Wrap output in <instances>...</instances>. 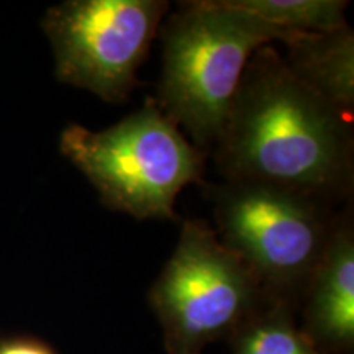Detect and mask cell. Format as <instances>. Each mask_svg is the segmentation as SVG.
I'll use <instances>...</instances> for the list:
<instances>
[{
	"label": "cell",
	"mask_w": 354,
	"mask_h": 354,
	"mask_svg": "<svg viewBox=\"0 0 354 354\" xmlns=\"http://www.w3.org/2000/svg\"><path fill=\"white\" fill-rule=\"evenodd\" d=\"M59 153L94 185L105 207L136 220L177 221L180 190L203 184L205 153L154 97L102 131L69 123L59 135Z\"/></svg>",
	"instance_id": "cell-3"
},
{
	"label": "cell",
	"mask_w": 354,
	"mask_h": 354,
	"mask_svg": "<svg viewBox=\"0 0 354 354\" xmlns=\"http://www.w3.org/2000/svg\"><path fill=\"white\" fill-rule=\"evenodd\" d=\"M287 46V68L300 82L353 118L354 33L351 26L333 33H299Z\"/></svg>",
	"instance_id": "cell-8"
},
{
	"label": "cell",
	"mask_w": 354,
	"mask_h": 354,
	"mask_svg": "<svg viewBox=\"0 0 354 354\" xmlns=\"http://www.w3.org/2000/svg\"><path fill=\"white\" fill-rule=\"evenodd\" d=\"M300 331L323 354L354 348V227L351 210L335 216L322 259L304 297Z\"/></svg>",
	"instance_id": "cell-7"
},
{
	"label": "cell",
	"mask_w": 354,
	"mask_h": 354,
	"mask_svg": "<svg viewBox=\"0 0 354 354\" xmlns=\"http://www.w3.org/2000/svg\"><path fill=\"white\" fill-rule=\"evenodd\" d=\"M167 8L162 0H66L48 8L41 28L56 79L109 104L127 102Z\"/></svg>",
	"instance_id": "cell-6"
},
{
	"label": "cell",
	"mask_w": 354,
	"mask_h": 354,
	"mask_svg": "<svg viewBox=\"0 0 354 354\" xmlns=\"http://www.w3.org/2000/svg\"><path fill=\"white\" fill-rule=\"evenodd\" d=\"M210 194L220 241L251 269L266 300L297 308L328 241V203L253 180H225Z\"/></svg>",
	"instance_id": "cell-4"
},
{
	"label": "cell",
	"mask_w": 354,
	"mask_h": 354,
	"mask_svg": "<svg viewBox=\"0 0 354 354\" xmlns=\"http://www.w3.org/2000/svg\"><path fill=\"white\" fill-rule=\"evenodd\" d=\"M0 354H59L46 339L28 333L0 335Z\"/></svg>",
	"instance_id": "cell-11"
},
{
	"label": "cell",
	"mask_w": 354,
	"mask_h": 354,
	"mask_svg": "<svg viewBox=\"0 0 354 354\" xmlns=\"http://www.w3.org/2000/svg\"><path fill=\"white\" fill-rule=\"evenodd\" d=\"M294 310L266 300L230 338L233 354H323L295 325Z\"/></svg>",
	"instance_id": "cell-9"
},
{
	"label": "cell",
	"mask_w": 354,
	"mask_h": 354,
	"mask_svg": "<svg viewBox=\"0 0 354 354\" xmlns=\"http://www.w3.org/2000/svg\"><path fill=\"white\" fill-rule=\"evenodd\" d=\"M148 300L167 354H203L232 338L266 297L251 269L205 220H185Z\"/></svg>",
	"instance_id": "cell-5"
},
{
	"label": "cell",
	"mask_w": 354,
	"mask_h": 354,
	"mask_svg": "<svg viewBox=\"0 0 354 354\" xmlns=\"http://www.w3.org/2000/svg\"><path fill=\"white\" fill-rule=\"evenodd\" d=\"M277 28L295 33H333L348 28L344 0H232Z\"/></svg>",
	"instance_id": "cell-10"
},
{
	"label": "cell",
	"mask_w": 354,
	"mask_h": 354,
	"mask_svg": "<svg viewBox=\"0 0 354 354\" xmlns=\"http://www.w3.org/2000/svg\"><path fill=\"white\" fill-rule=\"evenodd\" d=\"M297 35L234 7L232 0L183 2L161 30L162 71L154 99L194 146L210 151L254 53Z\"/></svg>",
	"instance_id": "cell-2"
},
{
	"label": "cell",
	"mask_w": 354,
	"mask_h": 354,
	"mask_svg": "<svg viewBox=\"0 0 354 354\" xmlns=\"http://www.w3.org/2000/svg\"><path fill=\"white\" fill-rule=\"evenodd\" d=\"M215 162L225 180H253L331 203L353 190V118L292 74L276 48L243 73Z\"/></svg>",
	"instance_id": "cell-1"
}]
</instances>
